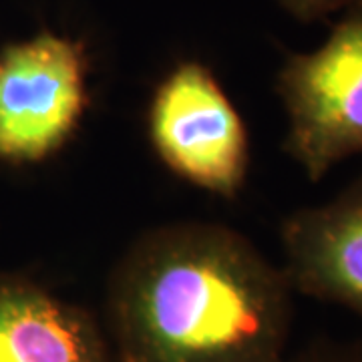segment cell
I'll return each mask as SVG.
<instances>
[{
	"instance_id": "obj_1",
	"label": "cell",
	"mask_w": 362,
	"mask_h": 362,
	"mask_svg": "<svg viewBox=\"0 0 362 362\" xmlns=\"http://www.w3.org/2000/svg\"><path fill=\"white\" fill-rule=\"evenodd\" d=\"M294 294L246 235L171 221L119 258L101 322L115 362H286Z\"/></svg>"
},
{
	"instance_id": "obj_2",
	"label": "cell",
	"mask_w": 362,
	"mask_h": 362,
	"mask_svg": "<svg viewBox=\"0 0 362 362\" xmlns=\"http://www.w3.org/2000/svg\"><path fill=\"white\" fill-rule=\"evenodd\" d=\"M276 95L288 121L284 151L308 180L316 183L362 156V0L320 47L286 57Z\"/></svg>"
},
{
	"instance_id": "obj_3",
	"label": "cell",
	"mask_w": 362,
	"mask_h": 362,
	"mask_svg": "<svg viewBox=\"0 0 362 362\" xmlns=\"http://www.w3.org/2000/svg\"><path fill=\"white\" fill-rule=\"evenodd\" d=\"M87 45L39 30L0 49V163L25 168L54 157L89 107Z\"/></svg>"
},
{
	"instance_id": "obj_4",
	"label": "cell",
	"mask_w": 362,
	"mask_h": 362,
	"mask_svg": "<svg viewBox=\"0 0 362 362\" xmlns=\"http://www.w3.org/2000/svg\"><path fill=\"white\" fill-rule=\"evenodd\" d=\"M149 143L165 168L209 195L233 199L250 173V133L216 73L181 61L159 81L147 111Z\"/></svg>"
},
{
	"instance_id": "obj_5",
	"label": "cell",
	"mask_w": 362,
	"mask_h": 362,
	"mask_svg": "<svg viewBox=\"0 0 362 362\" xmlns=\"http://www.w3.org/2000/svg\"><path fill=\"white\" fill-rule=\"evenodd\" d=\"M280 244L296 294L362 318V169L332 199L292 211Z\"/></svg>"
},
{
	"instance_id": "obj_6",
	"label": "cell",
	"mask_w": 362,
	"mask_h": 362,
	"mask_svg": "<svg viewBox=\"0 0 362 362\" xmlns=\"http://www.w3.org/2000/svg\"><path fill=\"white\" fill-rule=\"evenodd\" d=\"M0 362H115L103 322L39 280L0 272Z\"/></svg>"
},
{
	"instance_id": "obj_7",
	"label": "cell",
	"mask_w": 362,
	"mask_h": 362,
	"mask_svg": "<svg viewBox=\"0 0 362 362\" xmlns=\"http://www.w3.org/2000/svg\"><path fill=\"white\" fill-rule=\"evenodd\" d=\"M286 362H362V334L352 338H318L298 352H290Z\"/></svg>"
},
{
	"instance_id": "obj_8",
	"label": "cell",
	"mask_w": 362,
	"mask_h": 362,
	"mask_svg": "<svg viewBox=\"0 0 362 362\" xmlns=\"http://www.w3.org/2000/svg\"><path fill=\"white\" fill-rule=\"evenodd\" d=\"M276 2L300 23H314L340 11L344 13L346 8L361 0H276Z\"/></svg>"
}]
</instances>
